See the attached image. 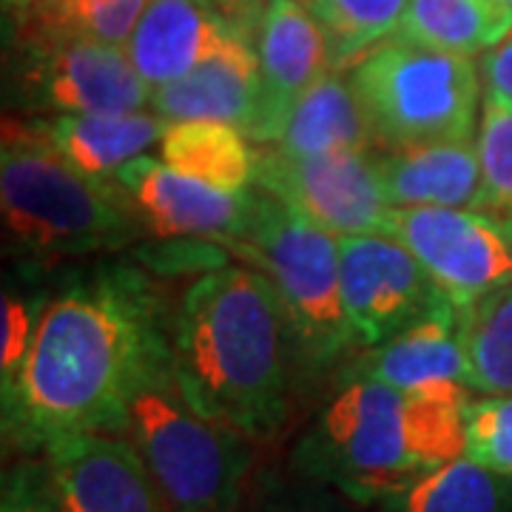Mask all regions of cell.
Instances as JSON below:
<instances>
[{
    "label": "cell",
    "mask_w": 512,
    "mask_h": 512,
    "mask_svg": "<svg viewBox=\"0 0 512 512\" xmlns=\"http://www.w3.org/2000/svg\"><path fill=\"white\" fill-rule=\"evenodd\" d=\"M174 316L137 265H106L49 296L3 390V439L29 456L77 433L123 436L137 390L171 367Z\"/></svg>",
    "instance_id": "1"
},
{
    "label": "cell",
    "mask_w": 512,
    "mask_h": 512,
    "mask_svg": "<svg viewBox=\"0 0 512 512\" xmlns=\"http://www.w3.org/2000/svg\"><path fill=\"white\" fill-rule=\"evenodd\" d=\"M171 353L185 402L254 441L285 427L293 384L305 376L291 316L251 265H214L185 288Z\"/></svg>",
    "instance_id": "2"
},
{
    "label": "cell",
    "mask_w": 512,
    "mask_h": 512,
    "mask_svg": "<svg viewBox=\"0 0 512 512\" xmlns=\"http://www.w3.org/2000/svg\"><path fill=\"white\" fill-rule=\"evenodd\" d=\"M339 384V393L293 447L296 473L370 507L464 456L470 384L399 390L362 376Z\"/></svg>",
    "instance_id": "3"
},
{
    "label": "cell",
    "mask_w": 512,
    "mask_h": 512,
    "mask_svg": "<svg viewBox=\"0 0 512 512\" xmlns=\"http://www.w3.org/2000/svg\"><path fill=\"white\" fill-rule=\"evenodd\" d=\"M0 208L6 251L37 265L114 254L146 231L120 185L74 168L32 120L3 126Z\"/></svg>",
    "instance_id": "4"
},
{
    "label": "cell",
    "mask_w": 512,
    "mask_h": 512,
    "mask_svg": "<svg viewBox=\"0 0 512 512\" xmlns=\"http://www.w3.org/2000/svg\"><path fill=\"white\" fill-rule=\"evenodd\" d=\"M271 279L302 353L305 376H319L356 348L342 305L339 237L254 188L245 231L222 245Z\"/></svg>",
    "instance_id": "5"
},
{
    "label": "cell",
    "mask_w": 512,
    "mask_h": 512,
    "mask_svg": "<svg viewBox=\"0 0 512 512\" xmlns=\"http://www.w3.org/2000/svg\"><path fill=\"white\" fill-rule=\"evenodd\" d=\"M123 436L146 461L171 512H237L254 467V439L197 413L171 367L137 390Z\"/></svg>",
    "instance_id": "6"
},
{
    "label": "cell",
    "mask_w": 512,
    "mask_h": 512,
    "mask_svg": "<svg viewBox=\"0 0 512 512\" xmlns=\"http://www.w3.org/2000/svg\"><path fill=\"white\" fill-rule=\"evenodd\" d=\"M350 80L379 148L476 137L484 94L473 57L393 35L350 69Z\"/></svg>",
    "instance_id": "7"
},
{
    "label": "cell",
    "mask_w": 512,
    "mask_h": 512,
    "mask_svg": "<svg viewBox=\"0 0 512 512\" xmlns=\"http://www.w3.org/2000/svg\"><path fill=\"white\" fill-rule=\"evenodd\" d=\"M254 188L333 237L387 234L393 214L373 151L285 154L262 146L256 148Z\"/></svg>",
    "instance_id": "8"
},
{
    "label": "cell",
    "mask_w": 512,
    "mask_h": 512,
    "mask_svg": "<svg viewBox=\"0 0 512 512\" xmlns=\"http://www.w3.org/2000/svg\"><path fill=\"white\" fill-rule=\"evenodd\" d=\"M9 83L20 106L52 114H126L151 106V86L123 46L15 40Z\"/></svg>",
    "instance_id": "9"
},
{
    "label": "cell",
    "mask_w": 512,
    "mask_h": 512,
    "mask_svg": "<svg viewBox=\"0 0 512 512\" xmlns=\"http://www.w3.org/2000/svg\"><path fill=\"white\" fill-rule=\"evenodd\" d=\"M387 234L416 254L461 313L512 285V234L478 211L393 208Z\"/></svg>",
    "instance_id": "10"
},
{
    "label": "cell",
    "mask_w": 512,
    "mask_h": 512,
    "mask_svg": "<svg viewBox=\"0 0 512 512\" xmlns=\"http://www.w3.org/2000/svg\"><path fill=\"white\" fill-rule=\"evenodd\" d=\"M339 268L356 348H379L447 299L416 254L390 234L339 237Z\"/></svg>",
    "instance_id": "11"
},
{
    "label": "cell",
    "mask_w": 512,
    "mask_h": 512,
    "mask_svg": "<svg viewBox=\"0 0 512 512\" xmlns=\"http://www.w3.org/2000/svg\"><path fill=\"white\" fill-rule=\"evenodd\" d=\"M148 234L225 245L239 237L254 211V188L220 191L185 177L163 160L137 157L114 174Z\"/></svg>",
    "instance_id": "12"
},
{
    "label": "cell",
    "mask_w": 512,
    "mask_h": 512,
    "mask_svg": "<svg viewBox=\"0 0 512 512\" xmlns=\"http://www.w3.org/2000/svg\"><path fill=\"white\" fill-rule=\"evenodd\" d=\"M256 57L259 103L245 134L259 146H274L296 103L333 69L328 35L308 6L296 0H268Z\"/></svg>",
    "instance_id": "13"
},
{
    "label": "cell",
    "mask_w": 512,
    "mask_h": 512,
    "mask_svg": "<svg viewBox=\"0 0 512 512\" xmlns=\"http://www.w3.org/2000/svg\"><path fill=\"white\" fill-rule=\"evenodd\" d=\"M63 512H171L126 436L77 433L43 450Z\"/></svg>",
    "instance_id": "14"
},
{
    "label": "cell",
    "mask_w": 512,
    "mask_h": 512,
    "mask_svg": "<svg viewBox=\"0 0 512 512\" xmlns=\"http://www.w3.org/2000/svg\"><path fill=\"white\" fill-rule=\"evenodd\" d=\"M242 37L208 0H148L126 55L151 89L180 80Z\"/></svg>",
    "instance_id": "15"
},
{
    "label": "cell",
    "mask_w": 512,
    "mask_h": 512,
    "mask_svg": "<svg viewBox=\"0 0 512 512\" xmlns=\"http://www.w3.org/2000/svg\"><path fill=\"white\" fill-rule=\"evenodd\" d=\"M259 103V57L248 37L231 40L197 69L151 89V111L165 123L211 120L242 131L254 123Z\"/></svg>",
    "instance_id": "16"
},
{
    "label": "cell",
    "mask_w": 512,
    "mask_h": 512,
    "mask_svg": "<svg viewBox=\"0 0 512 512\" xmlns=\"http://www.w3.org/2000/svg\"><path fill=\"white\" fill-rule=\"evenodd\" d=\"M376 168L393 208H481L484 177L473 137L382 148L376 154Z\"/></svg>",
    "instance_id": "17"
},
{
    "label": "cell",
    "mask_w": 512,
    "mask_h": 512,
    "mask_svg": "<svg viewBox=\"0 0 512 512\" xmlns=\"http://www.w3.org/2000/svg\"><path fill=\"white\" fill-rule=\"evenodd\" d=\"M339 376L376 379L399 390H416L436 382L467 384L461 311L450 299H444L390 342L379 348H367L365 356L350 362Z\"/></svg>",
    "instance_id": "18"
},
{
    "label": "cell",
    "mask_w": 512,
    "mask_h": 512,
    "mask_svg": "<svg viewBox=\"0 0 512 512\" xmlns=\"http://www.w3.org/2000/svg\"><path fill=\"white\" fill-rule=\"evenodd\" d=\"M35 131L74 168L94 180L114 174L163 140L165 120L154 111L126 114H52L32 117Z\"/></svg>",
    "instance_id": "19"
},
{
    "label": "cell",
    "mask_w": 512,
    "mask_h": 512,
    "mask_svg": "<svg viewBox=\"0 0 512 512\" xmlns=\"http://www.w3.org/2000/svg\"><path fill=\"white\" fill-rule=\"evenodd\" d=\"M285 154L373 151L376 134L353 80L330 69L293 109L282 137L274 143Z\"/></svg>",
    "instance_id": "20"
},
{
    "label": "cell",
    "mask_w": 512,
    "mask_h": 512,
    "mask_svg": "<svg viewBox=\"0 0 512 512\" xmlns=\"http://www.w3.org/2000/svg\"><path fill=\"white\" fill-rule=\"evenodd\" d=\"M160 160L185 177L231 194L254 185L256 148L248 146V134L242 128L228 123H165Z\"/></svg>",
    "instance_id": "21"
},
{
    "label": "cell",
    "mask_w": 512,
    "mask_h": 512,
    "mask_svg": "<svg viewBox=\"0 0 512 512\" xmlns=\"http://www.w3.org/2000/svg\"><path fill=\"white\" fill-rule=\"evenodd\" d=\"M512 32L504 0H407L396 35L441 52L476 57Z\"/></svg>",
    "instance_id": "22"
},
{
    "label": "cell",
    "mask_w": 512,
    "mask_h": 512,
    "mask_svg": "<svg viewBox=\"0 0 512 512\" xmlns=\"http://www.w3.org/2000/svg\"><path fill=\"white\" fill-rule=\"evenodd\" d=\"M148 0H32L15 15L12 40H97L126 49Z\"/></svg>",
    "instance_id": "23"
},
{
    "label": "cell",
    "mask_w": 512,
    "mask_h": 512,
    "mask_svg": "<svg viewBox=\"0 0 512 512\" xmlns=\"http://www.w3.org/2000/svg\"><path fill=\"white\" fill-rule=\"evenodd\" d=\"M382 512H512V478L456 458L387 495Z\"/></svg>",
    "instance_id": "24"
},
{
    "label": "cell",
    "mask_w": 512,
    "mask_h": 512,
    "mask_svg": "<svg viewBox=\"0 0 512 512\" xmlns=\"http://www.w3.org/2000/svg\"><path fill=\"white\" fill-rule=\"evenodd\" d=\"M467 384L484 396L512 393V285L461 313Z\"/></svg>",
    "instance_id": "25"
},
{
    "label": "cell",
    "mask_w": 512,
    "mask_h": 512,
    "mask_svg": "<svg viewBox=\"0 0 512 512\" xmlns=\"http://www.w3.org/2000/svg\"><path fill=\"white\" fill-rule=\"evenodd\" d=\"M407 0H319L313 15L328 35L333 69H353L382 40L396 35Z\"/></svg>",
    "instance_id": "26"
},
{
    "label": "cell",
    "mask_w": 512,
    "mask_h": 512,
    "mask_svg": "<svg viewBox=\"0 0 512 512\" xmlns=\"http://www.w3.org/2000/svg\"><path fill=\"white\" fill-rule=\"evenodd\" d=\"M476 146L484 177L478 214L512 234V106L487 92L481 97Z\"/></svg>",
    "instance_id": "27"
},
{
    "label": "cell",
    "mask_w": 512,
    "mask_h": 512,
    "mask_svg": "<svg viewBox=\"0 0 512 512\" xmlns=\"http://www.w3.org/2000/svg\"><path fill=\"white\" fill-rule=\"evenodd\" d=\"M237 512H362V504L291 467V473L285 476H256L248 484L245 498L239 501Z\"/></svg>",
    "instance_id": "28"
},
{
    "label": "cell",
    "mask_w": 512,
    "mask_h": 512,
    "mask_svg": "<svg viewBox=\"0 0 512 512\" xmlns=\"http://www.w3.org/2000/svg\"><path fill=\"white\" fill-rule=\"evenodd\" d=\"M464 458L512 478V393L470 399L464 410Z\"/></svg>",
    "instance_id": "29"
},
{
    "label": "cell",
    "mask_w": 512,
    "mask_h": 512,
    "mask_svg": "<svg viewBox=\"0 0 512 512\" xmlns=\"http://www.w3.org/2000/svg\"><path fill=\"white\" fill-rule=\"evenodd\" d=\"M49 291L23 293L18 288L3 291V316H0V384L12 382L32 348L40 313L49 302Z\"/></svg>",
    "instance_id": "30"
},
{
    "label": "cell",
    "mask_w": 512,
    "mask_h": 512,
    "mask_svg": "<svg viewBox=\"0 0 512 512\" xmlns=\"http://www.w3.org/2000/svg\"><path fill=\"white\" fill-rule=\"evenodd\" d=\"M0 512H63L43 458L20 461L12 470H6Z\"/></svg>",
    "instance_id": "31"
},
{
    "label": "cell",
    "mask_w": 512,
    "mask_h": 512,
    "mask_svg": "<svg viewBox=\"0 0 512 512\" xmlns=\"http://www.w3.org/2000/svg\"><path fill=\"white\" fill-rule=\"evenodd\" d=\"M481 80L484 92L512 106V32L481 55Z\"/></svg>",
    "instance_id": "32"
},
{
    "label": "cell",
    "mask_w": 512,
    "mask_h": 512,
    "mask_svg": "<svg viewBox=\"0 0 512 512\" xmlns=\"http://www.w3.org/2000/svg\"><path fill=\"white\" fill-rule=\"evenodd\" d=\"M208 3L237 29L239 35L256 43L265 12H268V0H208Z\"/></svg>",
    "instance_id": "33"
},
{
    "label": "cell",
    "mask_w": 512,
    "mask_h": 512,
    "mask_svg": "<svg viewBox=\"0 0 512 512\" xmlns=\"http://www.w3.org/2000/svg\"><path fill=\"white\" fill-rule=\"evenodd\" d=\"M32 0H3V6H6V12H20V9H26Z\"/></svg>",
    "instance_id": "34"
},
{
    "label": "cell",
    "mask_w": 512,
    "mask_h": 512,
    "mask_svg": "<svg viewBox=\"0 0 512 512\" xmlns=\"http://www.w3.org/2000/svg\"><path fill=\"white\" fill-rule=\"evenodd\" d=\"M296 3H302V6H308V9H316V3H319V0H296Z\"/></svg>",
    "instance_id": "35"
},
{
    "label": "cell",
    "mask_w": 512,
    "mask_h": 512,
    "mask_svg": "<svg viewBox=\"0 0 512 512\" xmlns=\"http://www.w3.org/2000/svg\"><path fill=\"white\" fill-rule=\"evenodd\" d=\"M504 3H507V6H510V9H512V0H504Z\"/></svg>",
    "instance_id": "36"
}]
</instances>
